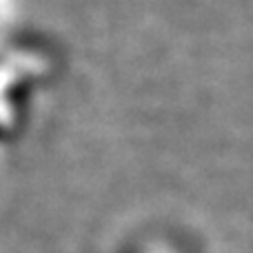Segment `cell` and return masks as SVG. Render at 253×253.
<instances>
[{
	"instance_id": "1",
	"label": "cell",
	"mask_w": 253,
	"mask_h": 253,
	"mask_svg": "<svg viewBox=\"0 0 253 253\" xmlns=\"http://www.w3.org/2000/svg\"><path fill=\"white\" fill-rule=\"evenodd\" d=\"M114 253H198L196 247L173 229L144 227L126 236Z\"/></svg>"
}]
</instances>
